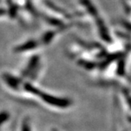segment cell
<instances>
[{"label": "cell", "mask_w": 131, "mask_h": 131, "mask_svg": "<svg viewBox=\"0 0 131 131\" xmlns=\"http://www.w3.org/2000/svg\"><path fill=\"white\" fill-rule=\"evenodd\" d=\"M4 14V10H1V9H0V15H2V14Z\"/></svg>", "instance_id": "obj_2"}, {"label": "cell", "mask_w": 131, "mask_h": 131, "mask_svg": "<svg viewBox=\"0 0 131 131\" xmlns=\"http://www.w3.org/2000/svg\"><path fill=\"white\" fill-rule=\"evenodd\" d=\"M8 118V115L6 112H2V113H0V125L3 124L4 122Z\"/></svg>", "instance_id": "obj_1"}]
</instances>
